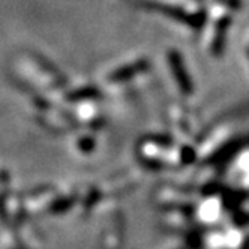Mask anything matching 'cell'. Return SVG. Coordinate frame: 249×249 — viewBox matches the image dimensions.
Masks as SVG:
<instances>
[{"label":"cell","mask_w":249,"mask_h":249,"mask_svg":"<svg viewBox=\"0 0 249 249\" xmlns=\"http://www.w3.org/2000/svg\"><path fill=\"white\" fill-rule=\"evenodd\" d=\"M147 68H149V63L146 60H140V62H135L128 66H122L110 75V81H116V83L126 81V80L132 78L134 75L143 72V71H146Z\"/></svg>","instance_id":"6da1fadb"},{"label":"cell","mask_w":249,"mask_h":249,"mask_svg":"<svg viewBox=\"0 0 249 249\" xmlns=\"http://www.w3.org/2000/svg\"><path fill=\"white\" fill-rule=\"evenodd\" d=\"M242 249H249V239L243 243V248H242Z\"/></svg>","instance_id":"277c9868"},{"label":"cell","mask_w":249,"mask_h":249,"mask_svg":"<svg viewBox=\"0 0 249 249\" xmlns=\"http://www.w3.org/2000/svg\"><path fill=\"white\" fill-rule=\"evenodd\" d=\"M99 96V90L95 86H86L80 90H75L72 93H69L71 101H78V99H89V98H96Z\"/></svg>","instance_id":"7a4b0ae2"},{"label":"cell","mask_w":249,"mask_h":249,"mask_svg":"<svg viewBox=\"0 0 249 249\" xmlns=\"http://www.w3.org/2000/svg\"><path fill=\"white\" fill-rule=\"evenodd\" d=\"M170 59H171V65H173V68H174V71H176V74H177V78H179L180 86L185 89V90L189 92V81H188L186 75H183V69H182V62H180V59L177 57L176 53H173Z\"/></svg>","instance_id":"3957f363"}]
</instances>
